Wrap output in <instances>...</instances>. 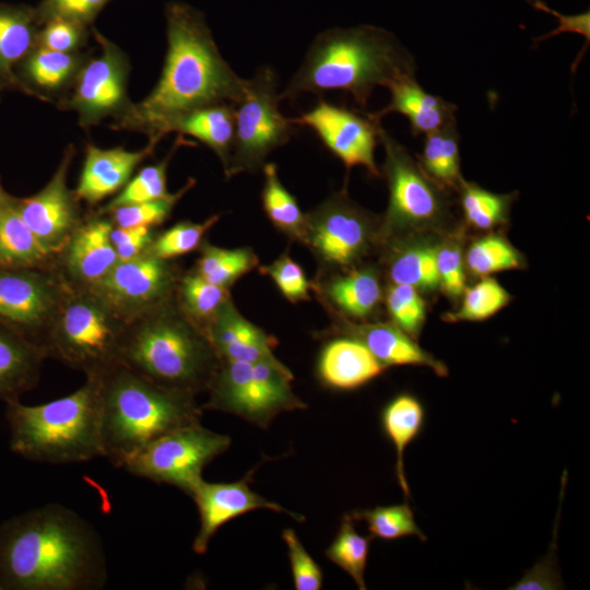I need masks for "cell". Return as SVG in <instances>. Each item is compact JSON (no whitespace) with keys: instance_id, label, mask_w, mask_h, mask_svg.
<instances>
[{"instance_id":"obj_30","label":"cell","mask_w":590,"mask_h":590,"mask_svg":"<svg viewBox=\"0 0 590 590\" xmlns=\"http://www.w3.org/2000/svg\"><path fill=\"white\" fill-rule=\"evenodd\" d=\"M425 175L442 190H458L464 180L460 169L459 133L456 122L425 134L417 161Z\"/></svg>"},{"instance_id":"obj_5","label":"cell","mask_w":590,"mask_h":590,"mask_svg":"<svg viewBox=\"0 0 590 590\" xmlns=\"http://www.w3.org/2000/svg\"><path fill=\"white\" fill-rule=\"evenodd\" d=\"M120 363L168 389L208 390L222 361L205 331L173 300L128 323Z\"/></svg>"},{"instance_id":"obj_15","label":"cell","mask_w":590,"mask_h":590,"mask_svg":"<svg viewBox=\"0 0 590 590\" xmlns=\"http://www.w3.org/2000/svg\"><path fill=\"white\" fill-rule=\"evenodd\" d=\"M306 215L304 243L328 264L351 266L366 255L373 243L371 217L344 190Z\"/></svg>"},{"instance_id":"obj_2","label":"cell","mask_w":590,"mask_h":590,"mask_svg":"<svg viewBox=\"0 0 590 590\" xmlns=\"http://www.w3.org/2000/svg\"><path fill=\"white\" fill-rule=\"evenodd\" d=\"M167 52L151 93L114 119L116 130L163 138L178 117L216 103L236 104L246 79L239 78L221 55L203 14L184 2L165 7Z\"/></svg>"},{"instance_id":"obj_16","label":"cell","mask_w":590,"mask_h":590,"mask_svg":"<svg viewBox=\"0 0 590 590\" xmlns=\"http://www.w3.org/2000/svg\"><path fill=\"white\" fill-rule=\"evenodd\" d=\"M297 127H309L323 145L347 169L365 167L373 176L380 177L375 162V149L382 128L381 119L371 114L359 115L354 110L320 99L310 110L291 118Z\"/></svg>"},{"instance_id":"obj_41","label":"cell","mask_w":590,"mask_h":590,"mask_svg":"<svg viewBox=\"0 0 590 590\" xmlns=\"http://www.w3.org/2000/svg\"><path fill=\"white\" fill-rule=\"evenodd\" d=\"M351 516L354 520L366 522L371 538L396 540L414 535L422 541L427 540L416 524L412 509L406 504L355 510Z\"/></svg>"},{"instance_id":"obj_51","label":"cell","mask_w":590,"mask_h":590,"mask_svg":"<svg viewBox=\"0 0 590 590\" xmlns=\"http://www.w3.org/2000/svg\"><path fill=\"white\" fill-rule=\"evenodd\" d=\"M528 2L538 10L552 13L557 19V22L559 24V26L556 27L554 31L539 37L535 40H545L550 37L562 34L564 32H573V33H578L582 35L587 40V45H589V42H590L589 10L577 15H564L551 9L550 7H547V4L542 0H528Z\"/></svg>"},{"instance_id":"obj_13","label":"cell","mask_w":590,"mask_h":590,"mask_svg":"<svg viewBox=\"0 0 590 590\" xmlns=\"http://www.w3.org/2000/svg\"><path fill=\"white\" fill-rule=\"evenodd\" d=\"M93 36L101 51L85 59L72 82V92L61 107L73 110L82 128L103 119L120 117L132 105L128 97L130 63L125 51L96 28Z\"/></svg>"},{"instance_id":"obj_42","label":"cell","mask_w":590,"mask_h":590,"mask_svg":"<svg viewBox=\"0 0 590 590\" xmlns=\"http://www.w3.org/2000/svg\"><path fill=\"white\" fill-rule=\"evenodd\" d=\"M458 310L447 314V321L485 320L510 302V294L493 278L484 276L477 283L465 287Z\"/></svg>"},{"instance_id":"obj_25","label":"cell","mask_w":590,"mask_h":590,"mask_svg":"<svg viewBox=\"0 0 590 590\" xmlns=\"http://www.w3.org/2000/svg\"><path fill=\"white\" fill-rule=\"evenodd\" d=\"M40 26L35 8L0 3V82L4 87L28 92L13 69L37 48Z\"/></svg>"},{"instance_id":"obj_9","label":"cell","mask_w":590,"mask_h":590,"mask_svg":"<svg viewBox=\"0 0 590 590\" xmlns=\"http://www.w3.org/2000/svg\"><path fill=\"white\" fill-rule=\"evenodd\" d=\"M278 76L271 67H261L246 80L241 98L234 105L235 133L226 177L255 172L275 149L296 133L297 126L280 111Z\"/></svg>"},{"instance_id":"obj_29","label":"cell","mask_w":590,"mask_h":590,"mask_svg":"<svg viewBox=\"0 0 590 590\" xmlns=\"http://www.w3.org/2000/svg\"><path fill=\"white\" fill-rule=\"evenodd\" d=\"M51 256L21 217L14 198L0 205V268H46Z\"/></svg>"},{"instance_id":"obj_20","label":"cell","mask_w":590,"mask_h":590,"mask_svg":"<svg viewBox=\"0 0 590 590\" xmlns=\"http://www.w3.org/2000/svg\"><path fill=\"white\" fill-rule=\"evenodd\" d=\"M161 139L151 137L148 145L139 151L87 144L79 182L73 190L75 197L92 205L123 188L134 168L154 152Z\"/></svg>"},{"instance_id":"obj_36","label":"cell","mask_w":590,"mask_h":590,"mask_svg":"<svg viewBox=\"0 0 590 590\" xmlns=\"http://www.w3.org/2000/svg\"><path fill=\"white\" fill-rule=\"evenodd\" d=\"M459 200L467 223L477 229H492L507 222L516 193H494L479 185L463 180Z\"/></svg>"},{"instance_id":"obj_52","label":"cell","mask_w":590,"mask_h":590,"mask_svg":"<svg viewBox=\"0 0 590 590\" xmlns=\"http://www.w3.org/2000/svg\"><path fill=\"white\" fill-rule=\"evenodd\" d=\"M153 238L152 228L146 227L128 240L114 246L118 261H126L141 255L150 247Z\"/></svg>"},{"instance_id":"obj_11","label":"cell","mask_w":590,"mask_h":590,"mask_svg":"<svg viewBox=\"0 0 590 590\" xmlns=\"http://www.w3.org/2000/svg\"><path fill=\"white\" fill-rule=\"evenodd\" d=\"M227 435L194 423L146 444L121 467L132 475L173 485L190 495L203 469L231 446Z\"/></svg>"},{"instance_id":"obj_27","label":"cell","mask_w":590,"mask_h":590,"mask_svg":"<svg viewBox=\"0 0 590 590\" xmlns=\"http://www.w3.org/2000/svg\"><path fill=\"white\" fill-rule=\"evenodd\" d=\"M170 132L198 139L217 155L226 172L235 133L234 104L216 103L193 109L175 119L166 129V134Z\"/></svg>"},{"instance_id":"obj_53","label":"cell","mask_w":590,"mask_h":590,"mask_svg":"<svg viewBox=\"0 0 590 590\" xmlns=\"http://www.w3.org/2000/svg\"><path fill=\"white\" fill-rule=\"evenodd\" d=\"M9 196L2 190L0 186V205L8 200Z\"/></svg>"},{"instance_id":"obj_45","label":"cell","mask_w":590,"mask_h":590,"mask_svg":"<svg viewBox=\"0 0 590 590\" xmlns=\"http://www.w3.org/2000/svg\"><path fill=\"white\" fill-rule=\"evenodd\" d=\"M386 306L393 323L416 339L426 315V304L420 291L408 284L392 283L386 293Z\"/></svg>"},{"instance_id":"obj_34","label":"cell","mask_w":590,"mask_h":590,"mask_svg":"<svg viewBox=\"0 0 590 590\" xmlns=\"http://www.w3.org/2000/svg\"><path fill=\"white\" fill-rule=\"evenodd\" d=\"M263 174L261 200L268 219L279 231L304 241L307 215L302 212L295 197L282 185L275 164H264Z\"/></svg>"},{"instance_id":"obj_12","label":"cell","mask_w":590,"mask_h":590,"mask_svg":"<svg viewBox=\"0 0 590 590\" xmlns=\"http://www.w3.org/2000/svg\"><path fill=\"white\" fill-rule=\"evenodd\" d=\"M69 287L60 270L0 268V324L43 350L47 330Z\"/></svg>"},{"instance_id":"obj_37","label":"cell","mask_w":590,"mask_h":590,"mask_svg":"<svg viewBox=\"0 0 590 590\" xmlns=\"http://www.w3.org/2000/svg\"><path fill=\"white\" fill-rule=\"evenodd\" d=\"M178 307L203 330L222 305L229 299L228 290L210 283L196 271L178 280Z\"/></svg>"},{"instance_id":"obj_54","label":"cell","mask_w":590,"mask_h":590,"mask_svg":"<svg viewBox=\"0 0 590 590\" xmlns=\"http://www.w3.org/2000/svg\"><path fill=\"white\" fill-rule=\"evenodd\" d=\"M4 88L3 84L0 82V91Z\"/></svg>"},{"instance_id":"obj_8","label":"cell","mask_w":590,"mask_h":590,"mask_svg":"<svg viewBox=\"0 0 590 590\" xmlns=\"http://www.w3.org/2000/svg\"><path fill=\"white\" fill-rule=\"evenodd\" d=\"M293 380V374L282 363L223 361L201 409L231 413L268 428L279 414L307 408L294 393Z\"/></svg>"},{"instance_id":"obj_19","label":"cell","mask_w":590,"mask_h":590,"mask_svg":"<svg viewBox=\"0 0 590 590\" xmlns=\"http://www.w3.org/2000/svg\"><path fill=\"white\" fill-rule=\"evenodd\" d=\"M113 223L99 214L78 226L61 253V273L67 281L87 287L102 280L118 262L110 240Z\"/></svg>"},{"instance_id":"obj_1","label":"cell","mask_w":590,"mask_h":590,"mask_svg":"<svg viewBox=\"0 0 590 590\" xmlns=\"http://www.w3.org/2000/svg\"><path fill=\"white\" fill-rule=\"evenodd\" d=\"M107 579L101 534L73 509L47 504L0 524V590H96Z\"/></svg>"},{"instance_id":"obj_24","label":"cell","mask_w":590,"mask_h":590,"mask_svg":"<svg viewBox=\"0 0 590 590\" xmlns=\"http://www.w3.org/2000/svg\"><path fill=\"white\" fill-rule=\"evenodd\" d=\"M350 337L359 340L386 367L424 366L437 376L448 375L447 366L434 355L422 349L415 339L394 323H364L352 326Z\"/></svg>"},{"instance_id":"obj_10","label":"cell","mask_w":590,"mask_h":590,"mask_svg":"<svg viewBox=\"0 0 590 590\" xmlns=\"http://www.w3.org/2000/svg\"><path fill=\"white\" fill-rule=\"evenodd\" d=\"M382 172L389 189V202L381 232L385 237L438 227L447 217L445 190L432 181L409 151L384 128Z\"/></svg>"},{"instance_id":"obj_48","label":"cell","mask_w":590,"mask_h":590,"mask_svg":"<svg viewBox=\"0 0 590 590\" xmlns=\"http://www.w3.org/2000/svg\"><path fill=\"white\" fill-rule=\"evenodd\" d=\"M88 26L54 17L42 24L38 34V46L61 52H79L86 43Z\"/></svg>"},{"instance_id":"obj_26","label":"cell","mask_w":590,"mask_h":590,"mask_svg":"<svg viewBox=\"0 0 590 590\" xmlns=\"http://www.w3.org/2000/svg\"><path fill=\"white\" fill-rule=\"evenodd\" d=\"M45 358L42 349L0 324V401L20 400L33 389Z\"/></svg>"},{"instance_id":"obj_7","label":"cell","mask_w":590,"mask_h":590,"mask_svg":"<svg viewBox=\"0 0 590 590\" xmlns=\"http://www.w3.org/2000/svg\"><path fill=\"white\" fill-rule=\"evenodd\" d=\"M128 322L87 287L70 284L47 330L43 350L85 376L120 363Z\"/></svg>"},{"instance_id":"obj_3","label":"cell","mask_w":590,"mask_h":590,"mask_svg":"<svg viewBox=\"0 0 590 590\" xmlns=\"http://www.w3.org/2000/svg\"><path fill=\"white\" fill-rule=\"evenodd\" d=\"M415 71L413 56L389 31L373 25L331 28L315 37L280 98L341 90L366 107L376 86L388 87Z\"/></svg>"},{"instance_id":"obj_14","label":"cell","mask_w":590,"mask_h":590,"mask_svg":"<svg viewBox=\"0 0 590 590\" xmlns=\"http://www.w3.org/2000/svg\"><path fill=\"white\" fill-rule=\"evenodd\" d=\"M177 275L169 260L141 255L118 261L99 281L87 286L126 322L173 300Z\"/></svg>"},{"instance_id":"obj_31","label":"cell","mask_w":590,"mask_h":590,"mask_svg":"<svg viewBox=\"0 0 590 590\" xmlns=\"http://www.w3.org/2000/svg\"><path fill=\"white\" fill-rule=\"evenodd\" d=\"M86 58L80 52H61L37 46L24 60V73L34 87V95L48 99V94L72 84Z\"/></svg>"},{"instance_id":"obj_32","label":"cell","mask_w":590,"mask_h":590,"mask_svg":"<svg viewBox=\"0 0 590 590\" xmlns=\"http://www.w3.org/2000/svg\"><path fill=\"white\" fill-rule=\"evenodd\" d=\"M329 299L353 318L370 316L380 304L379 276L373 268H361L333 278L324 286Z\"/></svg>"},{"instance_id":"obj_43","label":"cell","mask_w":590,"mask_h":590,"mask_svg":"<svg viewBox=\"0 0 590 590\" xmlns=\"http://www.w3.org/2000/svg\"><path fill=\"white\" fill-rule=\"evenodd\" d=\"M194 185L193 179H189L185 187L170 197L141 202L135 204L120 205L98 214H106L110 217L113 225L118 227H150L162 224L170 214L179 199Z\"/></svg>"},{"instance_id":"obj_40","label":"cell","mask_w":590,"mask_h":590,"mask_svg":"<svg viewBox=\"0 0 590 590\" xmlns=\"http://www.w3.org/2000/svg\"><path fill=\"white\" fill-rule=\"evenodd\" d=\"M184 143L186 142L182 140V137H178L173 150L163 161L143 167L131 180L129 179L122 190L99 211L170 197L172 193L167 191V167L176 149Z\"/></svg>"},{"instance_id":"obj_44","label":"cell","mask_w":590,"mask_h":590,"mask_svg":"<svg viewBox=\"0 0 590 590\" xmlns=\"http://www.w3.org/2000/svg\"><path fill=\"white\" fill-rule=\"evenodd\" d=\"M220 215L215 214L201 223L180 222L154 236L149 250L158 258L170 260L197 249L205 233L216 224Z\"/></svg>"},{"instance_id":"obj_28","label":"cell","mask_w":590,"mask_h":590,"mask_svg":"<svg viewBox=\"0 0 590 590\" xmlns=\"http://www.w3.org/2000/svg\"><path fill=\"white\" fill-rule=\"evenodd\" d=\"M424 423L423 403L415 396L406 392L394 396L380 413L382 432L394 448L396 476L405 499L411 497V493L404 470V452L421 434Z\"/></svg>"},{"instance_id":"obj_17","label":"cell","mask_w":590,"mask_h":590,"mask_svg":"<svg viewBox=\"0 0 590 590\" xmlns=\"http://www.w3.org/2000/svg\"><path fill=\"white\" fill-rule=\"evenodd\" d=\"M75 154L68 145L50 180L37 193L14 199V204L32 233L51 255L60 253L82 223L79 199L68 187V174Z\"/></svg>"},{"instance_id":"obj_39","label":"cell","mask_w":590,"mask_h":590,"mask_svg":"<svg viewBox=\"0 0 590 590\" xmlns=\"http://www.w3.org/2000/svg\"><path fill=\"white\" fill-rule=\"evenodd\" d=\"M465 268L476 276L521 269L523 256L503 236L488 234L473 240L464 255Z\"/></svg>"},{"instance_id":"obj_50","label":"cell","mask_w":590,"mask_h":590,"mask_svg":"<svg viewBox=\"0 0 590 590\" xmlns=\"http://www.w3.org/2000/svg\"><path fill=\"white\" fill-rule=\"evenodd\" d=\"M111 0H42L35 8L40 25L49 19H67L91 26L98 13Z\"/></svg>"},{"instance_id":"obj_4","label":"cell","mask_w":590,"mask_h":590,"mask_svg":"<svg viewBox=\"0 0 590 590\" xmlns=\"http://www.w3.org/2000/svg\"><path fill=\"white\" fill-rule=\"evenodd\" d=\"M97 377L103 457L118 468L155 438L201 420L194 396L160 386L121 363Z\"/></svg>"},{"instance_id":"obj_21","label":"cell","mask_w":590,"mask_h":590,"mask_svg":"<svg viewBox=\"0 0 590 590\" xmlns=\"http://www.w3.org/2000/svg\"><path fill=\"white\" fill-rule=\"evenodd\" d=\"M204 331L222 362L281 364L273 353L276 340L247 320L231 298L222 305Z\"/></svg>"},{"instance_id":"obj_23","label":"cell","mask_w":590,"mask_h":590,"mask_svg":"<svg viewBox=\"0 0 590 590\" xmlns=\"http://www.w3.org/2000/svg\"><path fill=\"white\" fill-rule=\"evenodd\" d=\"M390 102L382 109L371 113L378 119L392 113L405 116L413 135L428 134L456 122L457 106L427 93L415 76L403 78L388 86Z\"/></svg>"},{"instance_id":"obj_33","label":"cell","mask_w":590,"mask_h":590,"mask_svg":"<svg viewBox=\"0 0 590 590\" xmlns=\"http://www.w3.org/2000/svg\"><path fill=\"white\" fill-rule=\"evenodd\" d=\"M436 244L410 241L399 244L388 258V275L394 284H408L418 291L439 287L435 262Z\"/></svg>"},{"instance_id":"obj_6","label":"cell","mask_w":590,"mask_h":590,"mask_svg":"<svg viewBox=\"0 0 590 590\" xmlns=\"http://www.w3.org/2000/svg\"><path fill=\"white\" fill-rule=\"evenodd\" d=\"M10 448L35 462L67 464L103 457L97 375L72 393L37 405L5 403Z\"/></svg>"},{"instance_id":"obj_18","label":"cell","mask_w":590,"mask_h":590,"mask_svg":"<svg viewBox=\"0 0 590 590\" xmlns=\"http://www.w3.org/2000/svg\"><path fill=\"white\" fill-rule=\"evenodd\" d=\"M251 473L244 479L231 483H209L201 480L191 491L200 516V527L192 543L193 552L204 554L209 543L219 529L247 512L268 509L285 514L298 522L305 517L285 509L283 506L268 500L249 486Z\"/></svg>"},{"instance_id":"obj_38","label":"cell","mask_w":590,"mask_h":590,"mask_svg":"<svg viewBox=\"0 0 590 590\" xmlns=\"http://www.w3.org/2000/svg\"><path fill=\"white\" fill-rule=\"evenodd\" d=\"M371 536L361 535L351 514L343 516L338 533L324 554L343 569L361 590H366L365 570Z\"/></svg>"},{"instance_id":"obj_47","label":"cell","mask_w":590,"mask_h":590,"mask_svg":"<svg viewBox=\"0 0 590 590\" xmlns=\"http://www.w3.org/2000/svg\"><path fill=\"white\" fill-rule=\"evenodd\" d=\"M282 538L287 547L295 589L320 590L323 583L322 570L306 551L296 532L293 529H284Z\"/></svg>"},{"instance_id":"obj_35","label":"cell","mask_w":590,"mask_h":590,"mask_svg":"<svg viewBox=\"0 0 590 590\" xmlns=\"http://www.w3.org/2000/svg\"><path fill=\"white\" fill-rule=\"evenodd\" d=\"M257 266L258 257L249 248L226 249L204 243L194 271L210 283L228 290Z\"/></svg>"},{"instance_id":"obj_46","label":"cell","mask_w":590,"mask_h":590,"mask_svg":"<svg viewBox=\"0 0 590 590\" xmlns=\"http://www.w3.org/2000/svg\"><path fill=\"white\" fill-rule=\"evenodd\" d=\"M435 262L439 287L449 297L462 296L467 285L464 252L460 241L449 238L436 244Z\"/></svg>"},{"instance_id":"obj_22","label":"cell","mask_w":590,"mask_h":590,"mask_svg":"<svg viewBox=\"0 0 590 590\" xmlns=\"http://www.w3.org/2000/svg\"><path fill=\"white\" fill-rule=\"evenodd\" d=\"M321 381L338 390L359 388L387 368L357 339L347 337L328 342L318 359Z\"/></svg>"},{"instance_id":"obj_49","label":"cell","mask_w":590,"mask_h":590,"mask_svg":"<svg viewBox=\"0 0 590 590\" xmlns=\"http://www.w3.org/2000/svg\"><path fill=\"white\" fill-rule=\"evenodd\" d=\"M260 271L274 281L280 292L291 303L309 300L310 283L300 266L287 252L271 264L261 267Z\"/></svg>"}]
</instances>
